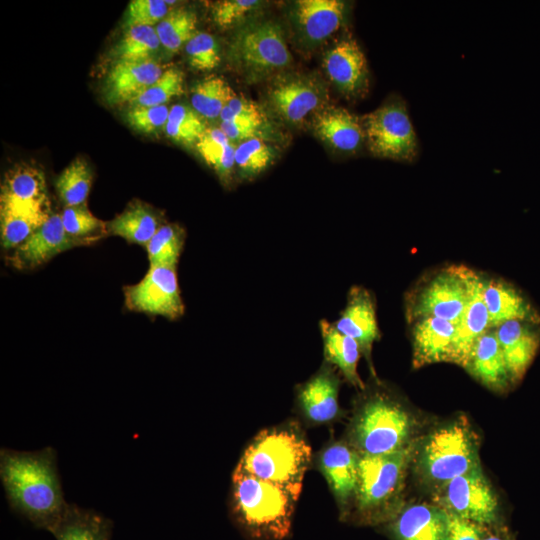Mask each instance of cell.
Segmentation results:
<instances>
[{
  "mask_svg": "<svg viewBox=\"0 0 540 540\" xmlns=\"http://www.w3.org/2000/svg\"><path fill=\"white\" fill-rule=\"evenodd\" d=\"M0 478L10 508L34 527L51 531L64 514V500L51 447L39 451L0 450Z\"/></svg>",
  "mask_w": 540,
  "mask_h": 540,
  "instance_id": "obj_1",
  "label": "cell"
},
{
  "mask_svg": "<svg viewBox=\"0 0 540 540\" xmlns=\"http://www.w3.org/2000/svg\"><path fill=\"white\" fill-rule=\"evenodd\" d=\"M300 495L236 466L232 476V514L253 540H282L291 530Z\"/></svg>",
  "mask_w": 540,
  "mask_h": 540,
  "instance_id": "obj_2",
  "label": "cell"
},
{
  "mask_svg": "<svg viewBox=\"0 0 540 540\" xmlns=\"http://www.w3.org/2000/svg\"><path fill=\"white\" fill-rule=\"evenodd\" d=\"M311 460V447L291 427L260 432L244 451L238 467L300 495Z\"/></svg>",
  "mask_w": 540,
  "mask_h": 540,
  "instance_id": "obj_3",
  "label": "cell"
},
{
  "mask_svg": "<svg viewBox=\"0 0 540 540\" xmlns=\"http://www.w3.org/2000/svg\"><path fill=\"white\" fill-rule=\"evenodd\" d=\"M477 274L463 265H451L424 278L407 294L409 323L436 317L456 325L468 304Z\"/></svg>",
  "mask_w": 540,
  "mask_h": 540,
  "instance_id": "obj_4",
  "label": "cell"
},
{
  "mask_svg": "<svg viewBox=\"0 0 540 540\" xmlns=\"http://www.w3.org/2000/svg\"><path fill=\"white\" fill-rule=\"evenodd\" d=\"M227 59L250 81L276 74L292 62L281 26L272 20L248 22L240 27L229 43Z\"/></svg>",
  "mask_w": 540,
  "mask_h": 540,
  "instance_id": "obj_5",
  "label": "cell"
},
{
  "mask_svg": "<svg viewBox=\"0 0 540 540\" xmlns=\"http://www.w3.org/2000/svg\"><path fill=\"white\" fill-rule=\"evenodd\" d=\"M411 432L408 413L388 396L375 393L358 411L351 439L358 454L386 455L406 448Z\"/></svg>",
  "mask_w": 540,
  "mask_h": 540,
  "instance_id": "obj_6",
  "label": "cell"
},
{
  "mask_svg": "<svg viewBox=\"0 0 540 540\" xmlns=\"http://www.w3.org/2000/svg\"><path fill=\"white\" fill-rule=\"evenodd\" d=\"M409 458V447L386 455L359 454L354 499L363 520L375 522L385 514L399 491Z\"/></svg>",
  "mask_w": 540,
  "mask_h": 540,
  "instance_id": "obj_7",
  "label": "cell"
},
{
  "mask_svg": "<svg viewBox=\"0 0 540 540\" xmlns=\"http://www.w3.org/2000/svg\"><path fill=\"white\" fill-rule=\"evenodd\" d=\"M477 447L476 438L462 419L428 437L421 465L428 478L444 484L480 467Z\"/></svg>",
  "mask_w": 540,
  "mask_h": 540,
  "instance_id": "obj_8",
  "label": "cell"
},
{
  "mask_svg": "<svg viewBox=\"0 0 540 540\" xmlns=\"http://www.w3.org/2000/svg\"><path fill=\"white\" fill-rule=\"evenodd\" d=\"M361 122L366 143L374 156L405 162L416 158L417 137L402 99L387 101L364 115Z\"/></svg>",
  "mask_w": 540,
  "mask_h": 540,
  "instance_id": "obj_9",
  "label": "cell"
},
{
  "mask_svg": "<svg viewBox=\"0 0 540 540\" xmlns=\"http://www.w3.org/2000/svg\"><path fill=\"white\" fill-rule=\"evenodd\" d=\"M440 507L486 526L498 520V500L481 467L444 483Z\"/></svg>",
  "mask_w": 540,
  "mask_h": 540,
  "instance_id": "obj_10",
  "label": "cell"
},
{
  "mask_svg": "<svg viewBox=\"0 0 540 540\" xmlns=\"http://www.w3.org/2000/svg\"><path fill=\"white\" fill-rule=\"evenodd\" d=\"M125 306L136 312L158 315L170 320L184 314V303L175 267L154 266L141 281L124 287Z\"/></svg>",
  "mask_w": 540,
  "mask_h": 540,
  "instance_id": "obj_11",
  "label": "cell"
},
{
  "mask_svg": "<svg viewBox=\"0 0 540 540\" xmlns=\"http://www.w3.org/2000/svg\"><path fill=\"white\" fill-rule=\"evenodd\" d=\"M327 97L323 81L310 74L279 76L268 89V102L273 111L294 125L301 124L309 115L322 108Z\"/></svg>",
  "mask_w": 540,
  "mask_h": 540,
  "instance_id": "obj_12",
  "label": "cell"
},
{
  "mask_svg": "<svg viewBox=\"0 0 540 540\" xmlns=\"http://www.w3.org/2000/svg\"><path fill=\"white\" fill-rule=\"evenodd\" d=\"M322 65L329 80L343 95L354 98L368 92L367 60L353 38L340 39L331 46L323 56Z\"/></svg>",
  "mask_w": 540,
  "mask_h": 540,
  "instance_id": "obj_13",
  "label": "cell"
},
{
  "mask_svg": "<svg viewBox=\"0 0 540 540\" xmlns=\"http://www.w3.org/2000/svg\"><path fill=\"white\" fill-rule=\"evenodd\" d=\"M332 323L339 332L353 338L371 362L373 344L380 338L373 293L363 286L351 287L344 309Z\"/></svg>",
  "mask_w": 540,
  "mask_h": 540,
  "instance_id": "obj_14",
  "label": "cell"
},
{
  "mask_svg": "<svg viewBox=\"0 0 540 540\" xmlns=\"http://www.w3.org/2000/svg\"><path fill=\"white\" fill-rule=\"evenodd\" d=\"M91 240L70 236L63 227L61 215L51 214L24 243L15 249L10 261L20 269L34 268L65 250L89 244Z\"/></svg>",
  "mask_w": 540,
  "mask_h": 540,
  "instance_id": "obj_15",
  "label": "cell"
},
{
  "mask_svg": "<svg viewBox=\"0 0 540 540\" xmlns=\"http://www.w3.org/2000/svg\"><path fill=\"white\" fill-rule=\"evenodd\" d=\"M346 5L340 0H299L294 3L291 21L300 41L307 46H315L342 25Z\"/></svg>",
  "mask_w": 540,
  "mask_h": 540,
  "instance_id": "obj_16",
  "label": "cell"
},
{
  "mask_svg": "<svg viewBox=\"0 0 540 540\" xmlns=\"http://www.w3.org/2000/svg\"><path fill=\"white\" fill-rule=\"evenodd\" d=\"M163 72L155 61L113 63L102 85L104 100L110 105L131 103Z\"/></svg>",
  "mask_w": 540,
  "mask_h": 540,
  "instance_id": "obj_17",
  "label": "cell"
},
{
  "mask_svg": "<svg viewBox=\"0 0 540 540\" xmlns=\"http://www.w3.org/2000/svg\"><path fill=\"white\" fill-rule=\"evenodd\" d=\"M538 325L512 320L495 328L512 383L522 379L539 349Z\"/></svg>",
  "mask_w": 540,
  "mask_h": 540,
  "instance_id": "obj_18",
  "label": "cell"
},
{
  "mask_svg": "<svg viewBox=\"0 0 540 540\" xmlns=\"http://www.w3.org/2000/svg\"><path fill=\"white\" fill-rule=\"evenodd\" d=\"M483 300L489 314L490 328L520 320L540 323V314L532 303L511 283L500 278H483Z\"/></svg>",
  "mask_w": 540,
  "mask_h": 540,
  "instance_id": "obj_19",
  "label": "cell"
},
{
  "mask_svg": "<svg viewBox=\"0 0 540 540\" xmlns=\"http://www.w3.org/2000/svg\"><path fill=\"white\" fill-rule=\"evenodd\" d=\"M483 278L477 274L468 304L455 325L448 362L464 368L475 343L490 329L489 314L483 300Z\"/></svg>",
  "mask_w": 540,
  "mask_h": 540,
  "instance_id": "obj_20",
  "label": "cell"
},
{
  "mask_svg": "<svg viewBox=\"0 0 540 540\" xmlns=\"http://www.w3.org/2000/svg\"><path fill=\"white\" fill-rule=\"evenodd\" d=\"M339 378L332 365L321 368L297 390V399L305 416L313 423H327L338 413Z\"/></svg>",
  "mask_w": 540,
  "mask_h": 540,
  "instance_id": "obj_21",
  "label": "cell"
},
{
  "mask_svg": "<svg viewBox=\"0 0 540 540\" xmlns=\"http://www.w3.org/2000/svg\"><path fill=\"white\" fill-rule=\"evenodd\" d=\"M359 454L343 443H335L319 456V469L338 504L344 510L355 497Z\"/></svg>",
  "mask_w": 540,
  "mask_h": 540,
  "instance_id": "obj_22",
  "label": "cell"
},
{
  "mask_svg": "<svg viewBox=\"0 0 540 540\" xmlns=\"http://www.w3.org/2000/svg\"><path fill=\"white\" fill-rule=\"evenodd\" d=\"M315 134L330 147L344 153L357 151L365 140L361 120L342 107H325L313 118Z\"/></svg>",
  "mask_w": 540,
  "mask_h": 540,
  "instance_id": "obj_23",
  "label": "cell"
},
{
  "mask_svg": "<svg viewBox=\"0 0 540 540\" xmlns=\"http://www.w3.org/2000/svg\"><path fill=\"white\" fill-rule=\"evenodd\" d=\"M411 324L414 367L448 361L455 325L436 317L420 318Z\"/></svg>",
  "mask_w": 540,
  "mask_h": 540,
  "instance_id": "obj_24",
  "label": "cell"
},
{
  "mask_svg": "<svg viewBox=\"0 0 540 540\" xmlns=\"http://www.w3.org/2000/svg\"><path fill=\"white\" fill-rule=\"evenodd\" d=\"M50 204L0 200L1 244L5 249L24 243L51 215Z\"/></svg>",
  "mask_w": 540,
  "mask_h": 540,
  "instance_id": "obj_25",
  "label": "cell"
},
{
  "mask_svg": "<svg viewBox=\"0 0 540 540\" xmlns=\"http://www.w3.org/2000/svg\"><path fill=\"white\" fill-rule=\"evenodd\" d=\"M396 540H447L448 512L434 505H411L392 524Z\"/></svg>",
  "mask_w": 540,
  "mask_h": 540,
  "instance_id": "obj_26",
  "label": "cell"
},
{
  "mask_svg": "<svg viewBox=\"0 0 540 540\" xmlns=\"http://www.w3.org/2000/svg\"><path fill=\"white\" fill-rule=\"evenodd\" d=\"M465 368L496 391H504L512 383L495 328H490L477 340Z\"/></svg>",
  "mask_w": 540,
  "mask_h": 540,
  "instance_id": "obj_27",
  "label": "cell"
},
{
  "mask_svg": "<svg viewBox=\"0 0 540 540\" xmlns=\"http://www.w3.org/2000/svg\"><path fill=\"white\" fill-rule=\"evenodd\" d=\"M319 329L325 362L337 367L351 385L364 390L365 384L357 371L362 354L358 343L353 338L339 332L333 323L326 319L320 320Z\"/></svg>",
  "mask_w": 540,
  "mask_h": 540,
  "instance_id": "obj_28",
  "label": "cell"
},
{
  "mask_svg": "<svg viewBox=\"0 0 540 540\" xmlns=\"http://www.w3.org/2000/svg\"><path fill=\"white\" fill-rule=\"evenodd\" d=\"M112 529V521L103 515L68 504L50 533L56 540H110Z\"/></svg>",
  "mask_w": 540,
  "mask_h": 540,
  "instance_id": "obj_29",
  "label": "cell"
},
{
  "mask_svg": "<svg viewBox=\"0 0 540 540\" xmlns=\"http://www.w3.org/2000/svg\"><path fill=\"white\" fill-rule=\"evenodd\" d=\"M162 225L159 214L152 207L136 201L106 223V230L129 243L146 246Z\"/></svg>",
  "mask_w": 540,
  "mask_h": 540,
  "instance_id": "obj_30",
  "label": "cell"
},
{
  "mask_svg": "<svg viewBox=\"0 0 540 540\" xmlns=\"http://www.w3.org/2000/svg\"><path fill=\"white\" fill-rule=\"evenodd\" d=\"M0 200L50 204L44 172L29 163L15 165L4 176Z\"/></svg>",
  "mask_w": 540,
  "mask_h": 540,
  "instance_id": "obj_31",
  "label": "cell"
},
{
  "mask_svg": "<svg viewBox=\"0 0 540 540\" xmlns=\"http://www.w3.org/2000/svg\"><path fill=\"white\" fill-rule=\"evenodd\" d=\"M196 150L224 184H229L235 166V146L220 128H207L197 141Z\"/></svg>",
  "mask_w": 540,
  "mask_h": 540,
  "instance_id": "obj_32",
  "label": "cell"
},
{
  "mask_svg": "<svg viewBox=\"0 0 540 540\" xmlns=\"http://www.w3.org/2000/svg\"><path fill=\"white\" fill-rule=\"evenodd\" d=\"M161 43L152 26H135L125 30L110 51L113 63L154 61Z\"/></svg>",
  "mask_w": 540,
  "mask_h": 540,
  "instance_id": "obj_33",
  "label": "cell"
},
{
  "mask_svg": "<svg viewBox=\"0 0 540 540\" xmlns=\"http://www.w3.org/2000/svg\"><path fill=\"white\" fill-rule=\"evenodd\" d=\"M235 95L223 78L210 76L200 80L192 88L191 105L201 117L216 119Z\"/></svg>",
  "mask_w": 540,
  "mask_h": 540,
  "instance_id": "obj_34",
  "label": "cell"
},
{
  "mask_svg": "<svg viewBox=\"0 0 540 540\" xmlns=\"http://www.w3.org/2000/svg\"><path fill=\"white\" fill-rule=\"evenodd\" d=\"M92 179V170L86 160L75 158L55 181L57 194L65 206L85 204Z\"/></svg>",
  "mask_w": 540,
  "mask_h": 540,
  "instance_id": "obj_35",
  "label": "cell"
},
{
  "mask_svg": "<svg viewBox=\"0 0 540 540\" xmlns=\"http://www.w3.org/2000/svg\"><path fill=\"white\" fill-rule=\"evenodd\" d=\"M197 21L191 10H171L155 27L161 47L171 55L176 53L195 34Z\"/></svg>",
  "mask_w": 540,
  "mask_h": 540,
  "instance_id": "obj_36",
  "label": "cell"
},
{
  "mask_svg": "<svg viewBox=\"0 0 540 540\" xmlns=\"http://www.w3.org/2000/svg\"><path fill=\"white\" fill-rule=\"evenodd\" d=\"M185 231L176 223L163 224L146 245L150 267H175L185 242Z\"/></svg>",
  "mask_w": 540,
  "mask_h": 540,
  "instance_id": "obj_37",
  "label": "cell"
},
{
  "mask_svg": "<svg viewBox=\"0 0 540 540\" xmlns=\"http://www.w3.org/2000/svg\"><path fill=\"white\" fill-rule=\"evenodd\" d=\"M206 129L203 117L192 107L175 104L170 108L165 134L174 142L185 146L196 145Z\"/></svg>",
  "mask_w": 540,
  "mask_h": 540,
  "instance_id": "obj_38",
  "label": "cell"
},
{
  "mask_svg": "<svg viewBox=\"0 0 540 540\" xmlns=\"http://www.w3.org/2000/svg\"><path fill=\"white\" fill-rule=\"evenodd\" d=\"M275 158V149L261 138L242 141L235 148V166L243 179L256 177L271 165Z\"/></svg>",
  "mask_w": 540,
  "mask_h": 540,
  "instance_id": "obj_39",
  "label": "cell"
},
{
  "mask_svg": "<svg viewBox=\"0 0 540 540\" xmlns=\"http://www.w3.org/2000/svg\"><path fill=\"white\" fill-rule=\"evenodd\" d=\"M184 91V74L175 67H170L139 97L130 103L131 107H151L166 105L173 97Z\"/></svg>",
  "mask_w": 540,
  "mask_h": 540,
  "instance_id": "obj_40",
  "label": "cell"
},
{
  "mask_svg": "<svg viewBox=\"0 0 540 540\" xmlns=\"http://www.w3.org/2000/svg\"><path fill=\"white\" fill-rule=\"evenodd\" d=\"M185 53L190 66L200 72L215 69L221 61L218 43L207 32L196 31L185 44Z\"/></svg>",
  "mask_w": 540,
  "mask_h": 540,
  "instance_id": "obj_41",
  "label": "cell"
},
{
  "mask_svg": "<svg viewBox=\"0 0 540 540\" xmlns=\"http://www.w3.org/2000/svg\"><path fill=\"white\" fill-rule=\"evenodd\" d=\"M60 215L65 231L74 238L93 239L96 233H107L106 224L89 211L86 203L65 206Z\"/></svg>",
  "mask_w": 540,
  "mask_h": 540,
  "instance_id": "obj_42",
  "label": "cell"
},
{
  "mask_svg": "<svg viewBox=\"0 0 540 540\" xmlns=\"http://www.w3.org/2000/svg\"><path fill=\"white\" fill-rule=\"evenodd\" d=\"M170 12L169 4L163 0H132L129 2L123 28L157 25Z\"/></svg>",
  "mask_w": 540,
  "mask_h": 540,
  "instance_id": "obj_43",
  "label": "cell"
},
{
  "mask_svg": "<svg viewBox=\"0 0 540 540\" xmlns=\"http://www.w3.org/2000/svg\"><path fill=\"white\" fill-rule=\"evenodd\" d=\"M170 108L167 105L151 107H131L125 114L128 125L146 135L165 131Z\"/></svg>",
  "mask_w": 540,
  "mask_h": 540,
  "instance_id": "obj_44",
  "label": "cell"
},
{
  "mask_svg": "<svg viewBox=\"0 0 540 540\" xmlns=\"http://www.w3.org/2000/svg\"><path fill=\"white\" fill-rule=\"evenodd\" d=\"M259 5L260 1L256 0H222L213 4L211 13L219 27L227 28L243 19Z\"/></svg>",
  "mask_w": 540,
  "mask_h": 540,
  "instance_id": "obj_45",
  "label": "cell"
},
{
  "mask_svg": "<svg viewBox=\"0 0 540 540\" xmlns=\"http://www.w3.org/2000/svg\"><path fill=\"white\" fill-rule=\"evenodd\" d=\"M220 119L222 122L246 121L263 125L265 116L255 102L235 95L223 108Z\"/></svg>",
  "mask_w": 540,
  "mask_h": 540,
  "instance_id": "obj_46",
  "label": "cell"
},
{
  "mask_svg": "<svg viewBox=\"0 0 540 540\" xmlns=\"http://www.w3.org/2000/svg\"><path fill=\"white\" fill-rule=\"evenodd\" d=\"M485 526L448 512L447 540H482Z\"/></svg>",
  "mask_w": 540,
  "mask_h": 540,
  "instance_id": "obj_47",
  "label": "cell"
},
{
  "mask_svg": "<svg viewBox=\"0 0 540 540\" xmlns=\"http://www.w3.org/2000/svg\"><path fill=\"white\" fill-rule=\"evenodd\" d=\"M262 125L246 121H228L220 124V129L230 140L245 141L259 138Z\"/></svg>",
  "mask_w": 540,
  "mask_h": 540,
  "instance_id": "obj_48",
  "label": "cell"
},
{
  "mask_svg": "<svg viewBox=\"0 0 540 540\" xmlns=\"http://www.w3.org/2000/svg\"><path fill=\"white\" fill-rule=\"evenodd\" d=\"M482 540H510V538L503 534H491V535H485Z\"/></svg>",
  "mask_w": 540,
  "mask_h": 540,
  "instance_id": "obj_49",
  "label": "cell"
}]
</instances>
